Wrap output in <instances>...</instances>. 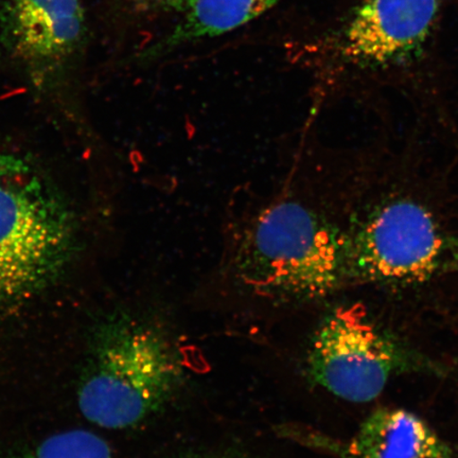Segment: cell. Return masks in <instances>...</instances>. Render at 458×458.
Wrapping results in <instances>:
<instances>
[{"instance_id": "cell-1", "label": "cell", "mask_w": 458, "mask_h": 458, "mask_svg": "<svg viewBox=\"0 0 458 458\" xmlns=\"http://www.w3.org/2000/svg\"><path fill=\"white\" fill-rule=\"evenodd\" d=\"M349 239L320 210L294 152L265 191L229 205L221 267L245 293L277 302L324 299L349 277Z\"/></svg>"}, {"instance_id": "cell-2", "label": "cell", "mask_w": 458, "mask_h": 458, "mask_svg": "<svg viewBox=\"0 0 458 458\" xmlns=\"http://www.w3.org/2000/svg\"><path fill=\"white\" fill-rule=\"evenodd\" d=\"M89 348L78 403L86 420L101 428L140 425L168 403L184 377L168 335L127 314L102 320Z\"/></svg>"}, {"instance_id": "cell-3", "label": "cell", "mask_w": 458, "mask_h": 458, "mask_svg": "<svg viewBox=\"0 0 458 458\" xmlns=\"http://www.w3.org/2000/svg\"><path fill=\"white\" fill-rule=\"evenodd\" d=\"M77 243L76 216L54 182L24 154L0 148V305L47 288Z\"/></svg>"}, {"instance_id": "cell-4", "label": "cell", "mask_w": 458, "mask_h": 458, "mask_svg": "<svg viewBox=\"0 0 458 458\" xmlns=\"http://www.w3.org/2000/svg\"><path fill=\"white\" fill-rule=\"evenodd\" d=\"M413 357L377 326L364 307L345 306L325 318L308 353L315 385L352 403L376 399L394 374L409 369Z\"/></svg>"}, {"instance_id": "cell-5", "label": "cell", "mask_w": 458, "mask_h": 458, "mask_svg": "<svg viewBox=\"0 0 458 458\" xmlns=\"http://www.w3.org/2000/svg\"><path fill=\"white\" fill-rule=\"evenodd\" d=\"M443 242L431 215L410 200L377 210L349 240V276L410 284L431 276Z\"/></svg>"}, {"instance_id": "cell-6", "label": "cell", "mask_w": 458, "mask_h": 458, "mask_svg": "<svg viewBox=\"0 0 458 458\" xmlns=\"http://www.w3.org/2000/svg\"><path fill=\"white\" fill-rule=\"evenodd\" d=\"M440 0H363L349 21L343 53L360 64L406 59L426 43Z\"/></svg>"}, {"instance_id": "cell-7", "label": "cell", "mask_w": 458, "mask_h": 458, "mask_svg": "<svg viewBox=\"0 0 458 458\" xmlns=\"http://www.w3.org/2000/svg\"><path fill=\"white\" fill-rule=\"evenodd\" d=\"M81 0H13L11 33L17 53L26 60L62 59L81 37Z\"/></svg>"}, {"instance_id": "cell-8", "label": "cell", "mask_w": 458, "mask_h": 458, "mask_svg": "<svg viewBox=\"0 0 458 458\" xmlns=\"http://www.w3.org/2000/svg\"><path fill=\"white\" fill-rule=\"evenodd\" d=\"M341 458H456L450 446L420 417L399 409L371 413Z\"/></svg>"}, {"instance_id": "cell-9", "label": "cell", "mask_w": 458, "mask_h": 458, "mask_svg": "<svg viewBox=\"0 0 458 458\" xmlns=\"http://www.w3.org/2000/svg\"><path fill=\"white\" fill-rule=\"evenodd\" d=\"M280 2L282 0H191L184 19L172 31L165 45L170 47L231 32Z\"/></svg>"}, {"instance_id": "cell-10", "label": "cell", "mask_w": 458, "mask_h": 458, "mask_svg": "<svg viewBox=\"0 0 458 458\" xmlns=\"http://www.w3.org/2000/svg\"><path fill=\"white\" fill-rule=\"evenodd\" d=\"M4 458H114L105 439L88 429H71L49 437Z\"/></svg>"}, {"instance_id": "cell-11", "label": "cell", "mask_w": 458, "mask_h": 458, "mask_svg": "<svg viewBox=\"0 0 458 458\" xmlns=\"http://www.w3.org/2000/svg\"><path fill=\"white\" fill-rule=\"evenodd\" d=\"M175 458H238L233 457L231 455H225L220 454H203V452H200V454H186L180 455L179 457Z\"/></svg>"}]
</instances>
